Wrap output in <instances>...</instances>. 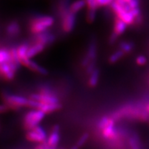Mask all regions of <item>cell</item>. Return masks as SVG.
Returning a JSON list of instances; mask_svg holds the SVG:
<instances>
[{"label": "cell", "mask_w": 149, "mask_h": 149, "mask_svg": "<svg viewBox=\"0 0 149 149\" xmlns=\"http://www.w3.org/2000/svg\"><path fill=\"white\" fill-rule=\"evenodd\" d=\"M128 145L130 149H141L140 143L136 134H133L128 138Z\"/></svg>", "instance_id": "cell-21"}, {"label": "cell", "mask_w": 149, "mask_h": 149, "mask_svg": "<svg viewBox=\"0 0 149 149\" xmlns=\"http://www.w3.org/2000/svg\"><path fill=\"white\" fill-rule=\"evenodd\" d=\"M9 111H10V110L6 104L4 103V102L3 104H0V114L7 113Z\"/></svg>", "instance_id": "cell-28"}, {"label": "cell", "mask_w": 149, "mask_h": 149, "mask_svg": "<svg viewBox=\"0 0 149 149\" xmlns=\"http://www.w3.org/2000/svg\"><path fill=\"white\" fill-rule=\"evenodd\" d=\"M61 28L64 32L69 33L74 29L76 23V14L72 13L68 10V12L61 15Z\"/></svg>", "instance_id": "cell-8"}, {"label": "cell", "mask_w": 149, "mask_h": 149, "mask_svg": "<svg viewBox=\"0 0 149 149\" xmlns=\"http://www.w3.org/2000/svg\"><path fill=\"white\" fill-rule=\"evenodd\" d=\"M29 45L27 44H21L17 48V54L19 59V61L21 64L23 63L24 61L27 59L29 57H27V51L29 48Z\"/></svg>", "instance_id": "cell-19"}, {"label": "cell", "mask_w": 149, "mask_h": 149, "mask_svg": "<svg viewBox=\"0 0 149 149\" xmlns=\"http://www.w3.org/2000/svg\"><path fill=\"white\" fill-rule=\"evenodd\" d=\"M97 47L95 41L93 40L88 46L86 53L81 61V66L86 68L91 61H95L97 59Z\"/></svg>", "instance_id": "cell-10"}, {"label": "cell", "mask_w": 149, "mask_h": 149, "mask_svg": "<svg viewBox=\"0 0 149 149\" xmlns=\"http://www.w3.org/2000/svg\"><path fill=\"white\" fill-rule=\"evenodd\" d=\"M47 134H46L44 128L42 126H37L32 129L27 130L26 134V138L31 142L43 144L47 139Z\"/></svg>", "instance_id": "cell-5"}, {"label": "cell", "mask_w": 149, "mask_h": 149, "mask_svg": "<svg viewBox=\"0 0 149 149\" xmlns=\"http://www.w3.org/2000/svg\"><path fill=\"white\" fill-rule=\"evenodd\" d=\"M85 7H86L85 0H76L69 6L68 10L72 13L77 15Z\"/></svg>", "instance_id": "cell-17"}, {"label": "cell", "mask_w": 149, "mask_h": 149, "mask_svg": "<svg viewBox=\"0 0 149 149\" xmlns=\"http://www.w3.org/2000/svg\"><path fill=\"white\" fill-rule=\"evenodd\" d=\"M55 40V36L48 31H45L35 35L34 42H38L46 46L53 44Z\"/></svg>", "instance_id": "cell-12"}, {"label": "cell", "mask_w": 149, "mask_h": 149, "mask_svg": "<svg viewBox=\"0 0 149 149\" xmlns=\"http://www.w3.org/2000/svg\"><path fill=\"white\" fill-rule=\"evenodd\" d=\"M89 77L88 80V84L91 88H95L98 84L100 77V71L98 68H95L91 74H88Z\"/></svg>", "instance_id": "cell-16"}, {"label": "cell", "mask_w": 149, "mask_h": 149, "mask_svg": "<svg viewBox=\"0 0 149 149\" xmlns=\"http://www.w3.org/2000/svg\"><path fill=\"white\" fill-rule=\"evenodd\" d=\"M1 97L4 103L8 106L10 111H19L22 108H29L30 98L26 97L10 94L6 92L1 93Z\"/></svg>", "instance_id": "cell-3"}, {"label": "cell", "mask_w": 149, "mask_h": 149, "mask_svg": "<svg viewBox=\"0 0 149 149\" xmlns=\"http://www.w3.org/2000/svg\"><path fill=\"white\" fill-rule=\"evenodd\" d=\"M22 66L26 67L32 71L36 72L42 75H46L48 73V70L46 69L45 68L41 66V65L38 64L37 62L33 61L32 59L28 58L26 59L25 61H23V63L22 64Z\"/></svg>", "instance_id": "cell-11"}, {"label": "cell", "mask_w": 149, "mask_h": 149, "mask_svg": "<svg viewBox=\"0 0 149 149\" xmlns=\"http://www.w3.org/2000/svg\"><path fill=\"white\" fill-rule=\"evenodd\" d=\"M145 107H146V109L147 112H148V113H149V102H148V103L146 104V105L145 106Z\"/></svg>", "instance_id": "cell-29"}, {"label": "cell", "mask_w": 149, "mask_h": 149, "mask_svg": "<svg viewBox=\"0 0 149 149\" xmlns=\"http://www.w3.org/2000/svg\"><path fill=\"white\" fill-rule=\"evenodd\" d=\"M96 13L97 10H88L87 11V15H86V19L87 22L89 23L94 22V20L95 19L96 17Z\"/></svg>", "instance_id": "cell-25"}, {"label": "cell", "mask_w": 149, "mask_h": 149, "mask_svg": "<svg viewBox=\"0 0 149 149\" xmlns=\"http://www.w3.org/2000/svg\"><path fill=\"white\" fill-rule=\"evenodd\" d=\"M19 68V67L12 62L0 64V77L6 81H11L14 79Z\"/></svg>", "instance_id": "cell-6"}, {"label": "cell", "mask_w": 149, "mask_h": 149, "mask_svg": "<svg viewBox=\"0 0 149 149\" xmlns=\"http://www.w3.org/2000/svg\"><path fill=\"white\" fill-rule=\"evenodd\" d=\"M149 113L146 107L141 104H127L112 113L111 116L115 121L121 119L138 120L140 122H146L148 120Z\"/></svg>", "instance_id": "cell-1"}, {"label": "cell", "mask_w": 149, "mask_h": 149, "mask_svg": "<svg viewBox=\"0 0 149 149\" xmlns=\"http://www.w3.org/2000/svg\"><path fill=\"white\" fill-rule=\"evenodd\" d=\"M6 33L10 37H15L20 33L21 29L20 26L17 22H12L7 26L6 29Z\"/></svg>", "instance_id": "cell-18"}, {"label": "cell", "mask_w": 149, "mask_h": 149, "mask_svg": "<svg viewBox=\"0 0 149 149\" xmlns=\"http://www.w3.org/2000/svg\"><path fill=\"white\" fill-rule=\"evenodd\" d=\"M147 58L144 55H139L136 57L135 62L138 66H144L147 63Z\"/></svg>", "instance_id": "cell-26"}, {"label": "cell", "mask_w": 149, "mask_h": 149, "mask_svg": "<svg viewBox=\"0 0 149 149\" xmlns=\"http://www.w3.org/2000/svg\"><path fill=\"white\" fill-rule=\"evenodd\" d=\"M127 26L128 25L125 22L116 17V18L114 20V24H113V33H114L117 37L120 36L125 32L126 29H127Z\"/></svg>", "instance_id": "cell-15"}, {"label": "cell", "mask_w": 149, "mask_h": 149, "mask_svg": "<svg viewBox=\"0 0 149 149\" xmlns=\"http://www.w3.org/2000/svg\"><path fill=\"white\" fill-rule=\"evenodd\" d=\"M60 130L59 126H54L51 133L47 137V139L44 144L45 149H57L59 141H60Z\"/></svg>", "instance_id": "cell-7"}, {"label": "cell", "mask_w": 149, "mask_h": 149, "mask_svg": "<svg viewBox=\"0 0 149 149\" xmlns=\"http://www.w3.org/2000/svg\"><path fill=\"white\" fill-rule=\"evenodd\" d=\"M126 54L123 52L121 49L117 50V51H115L109 57V61L110 64H115L117 61H119L120 59L123 58Z\"/></svg>", "instance_id": "cell-20"}, {"label": "cell", "mask_w": 149, "mask_h": 149, "mask_svg": "<svg viewBox=\"0 0 149 149\" xmlns=\"http://www.w3.org/2000/svg\"><path fill=\"white\" fill-rule=\"evenodd\" d=\"M45 115L46 113L40 109H33V110L28 112L24 117V128L26 130H29L38 126L44 119Z\"/></svg>", "instance_id": "cell-4"}, {"label": "cell", "mask_w": 149, "mask_h": 149, "mask_svg": "<svg viewBox=\"0 0 149 149\" xmlns=\"http://www.w3.org/2000/svg\"><path fill=\"white\" fill-rule=\"evenodd\" d=\"M134 44L130 42H123L120 44V49L125 54H128L133 51Z\"/></svg>", "instance_id": "cell-23"}, {"label": "cell", "mask_w": 149, "mask_h": 149, "mask_svg": "<svg viewBox=\"0 0 149 149\" xmlns=\"http://www.w3.org/2000/svg\"><path fill=\"white\" fill-rule=\"evenodd\" d=\"M46 46L38 42H34L33 44L29 46L27 51V57L30 59H33V57L40 54L45 49Z\"/></svg>", "instance_id": "cell-14"}, {"label": "cell", "mask_w": 149, "mask_h": 149, "mask_svg": "<svg viewBox=\"0 0 149 149\" xmlns=\"http://www.w3.org/2000/svg\"><path fill=\"white\" fill-rule=\"evenodd\" d=\"M85 1L88 10H97L100 8L97 2V0H85Z\"/></svg>", "instance_id": "cell-24"}, {"label": "cell", "mask_w": 149, "mask_h": 149, "mask_svg": "<svg viewBox=\"0 0 149 149\" xmlns=\"http://www.w3.org/2000/svg\"><path fill=\"white\" fill-rule=\"evenodd\" d=\"M30 98L40 103H59V100L55 93L37 92L31 94Z\"/></svg>", "instance_id": "cell-9"}, {"label": "cell", "mask_w": 149, "mask_h": 149, "mask_svg": "<svg viewBox=\"0 0 149 149\" xmlns=\"http://www.w3.org/2000/svg\"><path fill=\"white\" fill-rule=\"evenodd\" d=\"M11 60L10 50L6 48H0V64L10 62Z\"/></svg>", "instance_id": "cell-22"}, {"label": "cell", "mask_w": 149, "mask_h": 149, "mask_svg": "<svg viewBox=\"0 0 149 149\" xmlns=\"http://www.w3.org/2000/svg\"><path fill=\"white\" fill-rule=\"evenodd\" d=\"M114 1V0H97V2L99 7H106V6H110L111 3Z\"/></svg>", "instance_id": "cell-27"}, {"label": "cell", "mask_w": 149, "mask_h": 149, "mask_svg": "<svg viewBox=\"0 0 149 149\" xmlns=\"http://www.w3.org/2000/svg\"><path fill=\"white\" fill-rule=\"evenodd\" d=\"M55 23V19L50 15H40L31 19L29 23V29L33 35L47 31Z\"/></svg>", "instance_id": "cell-2"}, {"label": "cell", "mask_w": 149, "mask_h": 149, "mask_svg": "<svg viewBox=\"0 0 149 149\" xmlns=\"http://www.w3.org/2000/svg\"><path fill=\"white\" fill-rule=\"evenodd\" d=\"M61 109V104L59 103H40L39 102L37 109H40L46 114L52 113Z\"/></svg>", "instance_id": "cell-13"}]
</instances>
